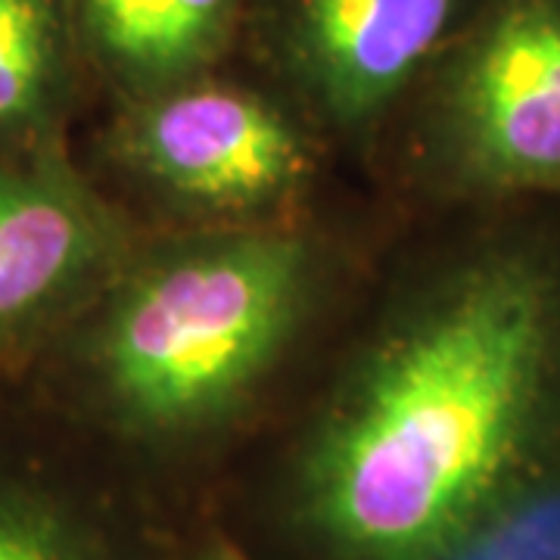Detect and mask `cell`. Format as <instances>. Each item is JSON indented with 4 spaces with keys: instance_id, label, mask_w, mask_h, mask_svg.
<instances>
[{
    "instance_id": "cell-3",
    "label": "cell",
    "mask_w": 560,
    "mask_h": 560,
    "mask_svg": "<svg viewBox=\"0 0 560 560\" xmlns=\"http://www.w3.org/2000/svg\"><path fill=\"white\" fill-rule=\"evenodd\" d=\"M436 131L464 178L560 190V0H489L445 66Z\"/></svg>"
},
{
    "instance_id": "cell-5",
    "label": "cell",
    "mask_w": 560,
    "mask_h": 560,
    "mask_svg": "<svg viewBox=\"0 0 560 560\" xmlns=\"http://www.w3.org/2000/svg\"><path fill=\"white\" fill-rule=\"evenodd\" d=\"M128 256L125 221L60 143L0 156V374L60 340Z\"/></svg>"
},
{
    "instance_id": "cell-9",
    "label": "cell",
    "mask_w": 560,
    "mask_h": 560,
    "mask_svg": "<svg viewBox=\"0 0 560 560\" xmlns=\"http://www.w3.org/2000/svg\"><path fill=\"white\" fill-rule=\"evenodd\" d=\"M0 560H116V551L69 482L0 445Z\"/></svg>"
},
{
    "instance_id": "cell-4",
    "label": "cell",
    "mask_w": 560,
    "mask_h": 560,
    "mask_svg": "<svg viewBox=\"0 0 560 560\" xmlns=\"http://www.w3.org/2000/svg\"><path fill=\"white\" fill-rule=\"evenodd\" d=\"M113 150L160 194L224 219L275 212L312 172L308 143L287 113L246 88L206 79L138 97Z\"/></svg>"
},
{
    "instance_id": "cell-6",
    "label": "cell",
    "mask_w": 560,
    "mask_h": 560,
    "mask_svg": "<svg viewBox=\"0 0 560 560\" xmlns=\"http://www.w3.org/2000/svg\"><path fill=\"white\" fill-rule=\"evenodd\" d=\"M464 0H287L280 44L330 119H374L436 54Z\"/></svg>"
},
{
    "instance_id": "cell-7",
    "label": "cell",
    "mask_w": 560,
    "mask_h": 560,
    "mask_svg": "<svg viewBox=\"0 0 560 560\" xmlns=\"http://www.w3.org/2000/svg\"><path fill=\"white\" fill-rule=\"evenodd\" d=\"M241 0H62L72 35L125 91L147 97L200 79Z\"/></svg>"
},
{
    "instance_id": "cell-2",
    "label": "cell",
    "mask_w": 560,
    "mask_h": 560,
    "mask_svg": "<svg viewBox=\"0 0 560 560\" xmlns=\"http://www.w3.org/2000/svg\"><path fill=\"white\" fill-rule=\"evenodd\" d=\"M312 290L308 243L237 224L125 259L79 320L75 368L106 418L184 440L234 415L278 364Z\"/></svg>"
},
{
    "instance_id": "cell-10",
    "label": "cell",
    "mask_w": 560,
    "mask_h": 560,
    "mask_svg": "<svg viewBox=\"0 0 560 560\" xmlns=\"http://www.w3.org/2000/svg\"><path fill=\"white\" fill-rule=\"evenodd\" d=\"M197 560H249L243 555L241 548H234V545H228V541H212V545H206Z\"/></svg>"
},
{
    "instance_id": "cell-8",
    "label": "cell",
    "mask_w": 560,
    "mask_h": 560,
    "mask_svg": "<svg viewBox=\"0 0 560 560\" xmlns=\"http://www.w3.org/2000/svg\"><path fill=\"white\" fill-rule=\"evenodd\" d=\"M72 40L62 0H0V156L60 143Z\"/></svg>"
},
{
    "instance_id": "cell-1",
    "label": "cell",
    "mask_w": 560,
    "mask_h": 560,
    "mask_svg": "<svg viewBox=\"0 0 560 560\" xmlns=\"http://www.w3.org/2000/svg\"><path fill=\"white\" fill-rule=\"evenodd\" d=\"M555 293L492 259L389 324L302 448L293 508L334 560H455L511 508L555 368Z\"/></svg>"
}]
</instances>
